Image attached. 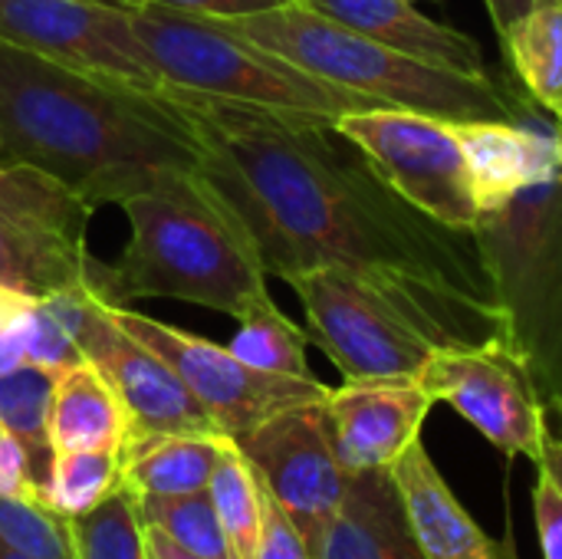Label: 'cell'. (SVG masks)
I'll return each instance as SVG.
<instances>
[{
    "mask_svg": "<svg viewBox=\"0 0 562 559\" xmlns=\"http://www.w3.org/2000/svg\"><path fill=\"white\" fill-rule=\"evenodd\" d=\"M194 132L198 171L231 204L267 277L349 267L438 349L507 339L474 231L398 198L329 122L165 86Z\"/></svg>",
    "mask_w": 562,
    "mask_h": 559,
    "instance_id": "6da1fadb",
    "label": "cell"
},
{
    "mask_svg": "<svg viewBox=\"0 0 562 559\" xmlns=\"http://www.w3.org/2000/svg\"><path fill=\"white\" fill-rule=\"evenodd\" d=\"M0 161L69 185L92 211L171 168H198L194 132L165 92H142L0 40Z\"/></svg>",
    "mask_w": 562,
    "mask_h": 559,
    "instance_id": "7a4b0ae2",
    "label": "cell"
},
{
    "mask_svg": "<svg viewBox=\"0 0 562 559\" xmlns=\"http://www.w3.org/2000/svg\"><path fill=\"white\" fill-rule=\"evenodd\" d=\"M119 208L128 244L115 264L89 267V287L102 300H181L234 320L270 300L247 231L198 168H171Z\"/></svg>",
    "mask_w": 562,
    "mask_h": 559,
    "instance_id": "3957f363",
    "label": "cell"
},
{
    "mask_svg": "<svg viewBox=\"0 0 562 559\" xmlns=\"http://www.w3.org/2000/svg\"><path fill=\"white\" fill-rule=\"evenodd\" d=\"M221 23L316 79L366 96L385 109H408L445 122L524 119L520 102L494 76H468L422 63L323 16L303 0Z\"/></svg>",
    "mask_w": 562,
    "mask_h": 559,
    "instance_id": "277c9868",
    "label": "cell"
},
{
    "mask_svg": "<svg viewBox=\"0 0 562 559\" xmlns=\"http://www.w3.org/2000/svg\"><path fill=\"white\" fill-rule=\"evenodd\" d=\"M128 16L161 86L329 125L346 112L379 109L372 99L323 82L290 59L244 40L221 20L145 0L128 3Z\"/></svg>",
    "mask_w": 562,
    "mask_h": 559,
    "instance_id": "5b68a950",
    "label": "cell"
},
{
    "mask_svg": "<svg viewBox=\"0 0 562 559\" xmlns=\"http://www.w3.org/2000/svg\"><path fill=\"white\" fill-rule=\"evenodd\" d=\"M507 343L530 366L550 409L562 395V165L484 211L474 227Z\"/></svg>",
    "mask_w": 562,
    "mask_h": 559,
    "instance_id": "8992f818",
    "label": "cell"
},
{
    "mask_svg": "<svg viewBox=\"0 0 562 559\" xmlns=\"http://www.w3.org/2000/svg\"><path fill=\"white\" fill-rule=\"evenodd\" d=\"M336 132L349 138L372 171L425 217L454 231H474L481 224L458 122L379 105L339 115Z\"/></svg>",
    "mask_w": 562,
    "mask_h": 559,
    "instance_id": "52a82bcc",
    "label": "cell"
},
{
    "mask_svg": "<svg viewBox=\"0 0 562 559\" xmlns=\"http://www.w3.org/2000/svg\"><path fill=\"white\" fill-rule=\"evenodd\" d=\"M89 214L92 208L49 171L0 161V287L36 300L86 287Z\"/></svg>",
    "mask_w": 562,
    "mask_h": 559,
    "instance_id": "ba28073f",
    "label": "cell"
},
{
    "mask_svg": "<svg viewBox=\"0 0 562 559\" xmlns=\"http://www.w3.org/2000/svg\"><path fill=\"white\" fill-rule=\"evenodd\" d=\"M303 303L310 339L346 379H418L438 349L385 293L349 267L286 280Z\"/></svg>",
    "mask_w": 562,
    "mask_h": 559,
    "instance_id": "9c48e42d",
    "label": "cell"
},
{
    "mask_svg": "<svg viewBox=\"0 0 562 559\" xmlns=\"http://www.w3.org/2000/svg\"><path fill=\"white\" fill-rule=\"evenodd\" d=\"M105 306L128 336H135L142 346H148L175 369V376L211 415L214 428L227 438H240L286 409L323 402L329 395V385H323L316 376L296 379L260 372L240 362L227 346H217L204 336H194L122 303L105 300Z\"/></svg>",
    "mask_w": 562,
    "mask_h": 559,
    "instance_id": "30bf717a",
    "label": "cell"
},
{
    "mask_svg": "<svg viewBox=\"0 0 562 559\" xmlns=\"http://www.w3.org/2000/svg\"><path fill=\"white\" fill-rule=\"evenodd\" d=\"M418 382L435 402L468 418L497 451L540 465L550 435V409L530 366L507 339L435 349Z\"/></svg>",
    "mask_w": 562,
    "mask_h": 559,
    "instance_id": "8fae6325",
    "label": "cell"
},
{
    "mask_svg": "<svg viewBox=\"0 0 562 559\" xmlns=\"http://www.w3.org/2000/svg\"><path fill=\"white\" fill-rule=\"evenodd\" d=\"M0 40L142 92H161L128 16L115 0H0Z\"/></svg>",
    "mask_w": 562,
    "mask_h": 559,
    "instance_id": "7c38bea8",
    "label": "cell"
},
{
    "mask_svg": "<svg viewBox=\"0 0 562 559\" xmlns=\"http://www.w3.org/2000/svg\"><path fill=\"white\" fill-rule=\"evenodd\" d=\"M323 402L286 409L254 432L234 438L260 484L303 534L310 554L336 517L349 488V474L333 451Z\"/></svg>",
    "mask_w": 562,
    "mask_h": 559,
    "instance_id": "4fadbf2b",
    "label": "cell"
},
{
    "mask_svg": "<svg viewBox=\"0 0 562 559\" xmlns=\"http://www.w3.org/2000/svg\"><path fill=\"white\" fill-rule=\"evenodd\" d=\"M76 346L82 359H89L122 399L128 412V438L221 435L201 402L175 376V369L135 336H128L89 283L79 293Z\"/></svg>",
    "mask_w": 562,
    "mask_h": 559,
    "instance_id": "5bb4252c",
    "label": "cell"
},
{
    "mask_svg": "<svg viewBox=\"0 0 562 559\" xmlns=\"http://www.w3.org/2000/svg\"><path fill=\"white\" fill-rule=\"evenodd\" d=\"M435 399L418 379H346L323 409L346 474L389 471L418 438Z\"/></svg>",
    "mask_w": 562,
    "mask_h": 559,
    "instance_id": "9a60e30c",
    "label": "cell"
},
{
    "mask_svg": "<svg viewBox=\"0 0 562 559\" xmlns=\"http://www.w3.org/2000/svg\"><path fill=\"white\" fill-rule=\"evenodd\" d=\"M428 559H520L510 537H487L435 468L422 438L389 468Z\"/></svg>",
    "mask_w": 562,
    "mask_h": 559,
    "instance_id": "2e32d148",
    "label": "cell"
},
{
    "mask_svg": "<svg viewBox=\"0 0 562 559\" xmlns=\"http://www.w3.org/2000/svg\"><path fill=\"white\" fill-rule=\"evenodd\" d=\"M303 3L422 63L451 72H468V76H491L481 43L461 30H451L425 16L415 7V0H303Z\"/></svg>",
    "mask_w": 562,
    "mask_h": 559,
    "instance_id": "e0dca14e",
    "label": "cell"
},
{
    "mask_svg": "<svg viewBox=\"0 0 562 559\" xmlns=\"http://www.w3.org/2000/svg\"><path fill=\"white\" fill-rule=\"evenodd\" d=\"M313 559H428L392 471L349 474L346 497L316 540Z\"/></svg>",
    "mask_w": 562,
    "mask_h": 559,
    "instance_id": "ac0fdd59",
    "label": "cell"
},
{
    "mask_svg": "<svg viewBox=\"0 0 562 559\" xmlns=\"http://www.w3.org/2000/svg\"><path fill=\"white\" fill-rule=\"evenodd\" d=\"M481 214L507 204L517 191L562 165V132L517 122H458Z\"/></svg>",
    "mask_w": 562,
    "mask_h": 559,
    "instance_id": "d6986e66",
    "label": "cell"
},
{
    "mask_svg": "<svg viewBox=\"0 0 562 559\" xmlns=\"http://www.w3.org/2000/svg\"><path fill=\"white\" fill-rule=\"evenodd\" d=\"M49 448L56 451H119L128 438V412L105 376L79 359L56 372L49 395Z\"/></svg>",
    "mask_w": 562,
    "mask_h": 559,
    "instance_id": "ffe728a7",
    "label": "cell"
},
{
    "mask_svg": "<svg viewBox=\"0 0 562 559\" xmlns=\"http://www.w3.org/2000/svg\"><path fill=\"white\" fill-rule=\"evenodd\" d=\"M227 435H151L122 445V488L132 497L207 491Z\"/></svg>",
    "mask_w": 562,
    "mask_h": 559,
    "instance_id": "44dd1931",
    "label": "cell"
},
{
    "mask_svg": "<svg viewBox=\"0 0 562 559\" xmlns=\"http://www.w3.org/2000/svg\"><path fill=\"white\" fill-rule=\"evenodd\" d=\"M501 46L527 96L562 132V0H533Z\"/></svg>",
    "mask_w": 562,
    "mask_h": 559,
    "instance_id": "7402d4cb",
    "label": "cell"
},
{
    "mask_svg": "<svg viewBox=\"0 0 562 559\" xmlns=\"http://www.w3.org/2000/svg\"><path fill=\"white\" fill-rule=\"evenodd\" d=\"M122 484V455L119 451H56L46 471L36 504L56 517H82L112 497Z\"/></svg>",
    "mask_w": 562,
    "mask_h": 559,
    "instance_id": "603a6c76",
    "label": "cell"
},
{
    "mask_svg": "<svg viewBox=\"0 0 562 559\" xmlns=\"http://www.w3.org/2000/svg\"><path fill=\"white\" fill-rule=\"evenodd\" d=\"M310 333L300 329L280 306L277 300H263L254 310L240 316V329L227 343V349L260 369V372H277V376H296V379H313L310 359H306Z\"/></svg>",
    "mask_w": 562,
    "mask_h": 559,
    "instance_id": "cb8c5ba5",
    "label": "cell"
},
{
    "mask_svg": "<svg viewBox=\"0 0 562 559\" xmlns=\"http://www.w3.org/2000/svg\"><path fill=\"white\" fill-rule=\"evenodd\" d=\"M53 382H56L53 372H46L40 366H30V362L7 372V376H0V422L26 448L36 491L43 488L49 461H53L49 432H46Z\"/></svg>",
    "mask_w": 562,
    "mask_h": 559,
    "instance_id": "d4e9b609",
    "label": "cell"
},
{
    "mask_svg": "<svg viewBox=\"0 0 562 559\" xmlns=\"http://www.w3.org/2000/svg\"><path fill=\"white\" fill-rule=\"evenodd\" d=\"M211 504L224 527L234 559H254L260 537V481L234 438L224 441L217 468L207 484Z\"/></svg>",
    "mask_w": 562,
    "mask_h": 559,
    "instance_id": "484cf974",
    "label": "cell"
},
{
    "mask_svg": "<svg viewBox=\"0 0 562 559\" xmlns=\"http://www.w3.org/2000/svg\"><path fill=\"white\" fill-rule=\"evenodd\" d=\"M135 507H138L142 527L165 534L181 550L198 554V557L234 559L207 491L168 494V497H135Z\"/></svg>",
    "mask_w": 562,
    "mask_h": 559,
    "instance_id": "4316f807",
    "label": "cell"
},
{
    "mask_svg": "<svg viewBox=\"0 0 562 559\" xmlns=\"http://www.w3.org/2000/svg\"><path fill=\"white\" fill-rule=\"evenodd\" d=\"M76 559H148L135 497L119 484L95 511L69 521Z\"/></svg>",
    "mask_w": 562,
    "mask_h": 559,
    "instance_id": "83f0119b",
    "label": "cell"
},
{
    "mask_svg": "<svg viewBox=\"0 0 562 559\" xmlns=\"http://www.w3.org/2000/svg\"><path fill=\"white\" fill-rule=\"evenodd\" d=\"M0 540L33 559H76L66 517H56L33 497L0 494Z\"/></svg>",
    "mask_w": 562,
    "mask_h": 559,
    "instance_id": "f1b7e54d",
    "label": "cell"
},
{
    "mask_svg": "<svg viewBox=\"0 0 562 559\" xmlns=\"http://www.w3.org/2000/svg\"><path fill=\"white\" fill-rule=\"evenodd\" d=\"M254 559H313L303 534L263 484H260V537Z\"/></svg>",
    "mask_w": 562,
    "mask_h": 559,
    "instance_id": "f546056e",
    "label": "cell"
},
{
    "mask_svg": "<svg viewBox=\"0 0 562 559\" xmlns=\"http://www.w3.org/2000/svg\"><path fill=\"white\" fill-rule=\"evenodd\" d=\"M33 297L0 287V376L26 366V316Z\"/></svg>",
    "mask_w": 562,
    "mask_h": 559,
    "instance_id": "4dcf8cb0",
    "label": "cell"
},
{
    "mask_svg": "<svg viewBox=\"0 0 562 559\" xmlns=\"http://www.w3.org/2000/svg\"><path fill=\"white\" fill-rule=\"evenodd\" d=\"M533 517H537V534H540V544H543V557L562 559V491L543 468H537Z\"/></svg>",
    "mask_w": 562,
    "mask_h": 559,
    "instance_id": "1f68e13d",
    "label": "cell"
},
{
    "mask_svg": "<svg viewBox=\"0 0 562 559\" xmlns=\"http://www.w3.org/2000/svg\"><path fill=\"white\" fill-rule=\"evenodd\" d=\"M0 494L36 501V484H33L26 448L20 445V438L3 422H0Z\"/></svg>",
    "mask_w": 562,
    "mask_h": 559,
    "instance_id": "d6a6232c",
    "label": "cell"
},
{
    "mask_svg": "<svg viewBox=\"0 0 562 559\" xmlns=\"http://www.w3.org/2000/svg\"><path fill=\"white\" fill-rule=\"evenodd\" d=\"M128 3H138V0H128ZM145 3L171 7V10L194 13V16H211V20H234V16H250V13L283 7L290 0H145Z\"/></svg>",
    "mask_w": 562,
    "mask_h": 559,
    "instance_id": "836d02e7",
    "label": "cell"
},
{
    "mask_svg": "<svg viewBox=\"0 0 562 559\" xmlns=\"http://www.w3.org/2000/svg\"><path fill=\"white\" fill-rule=\"evenodd\" d=\"M550 412H557V418H560V432H553V428H550L547 445H543V458H540V465H537V468H543V471L560 484V491H562V395L550 402Z\"/></svg>",
    "mask_w": 562,
    "mask_h": 559,
    "instance_id": "e575fe53",
    "label": "cell"
},
{
    "mask_svg": "<svg viewBox=\"0 0 562 559\" xmlns=\"http://www.w3.org/2000/svg\"><path fill=\"white\" fill-rule=\"evenodd\" d=\"M487 10H491V20H494V30L497 36L504 40L510 33V26L533 7V0H484Z\"/></svg>",
    "mask_w": 562,
    "mask_h": 559,
    "instance_id": "d590c367",
    "label": "cell"
},
{
    "mask_svg": "<svg viewBox=\"0 0 562 559\" xmlns=\"http://www.w3.org/2000/svg\"><path fill=\"white\" fill-rule=\"evenodd\" d=\"M142 530H145V557L148 559H211L181 550L178 544H171L165 534H158V530H151V527H142Z\"/></svg>",
    "mask_w": 562,
    "mask_h": 559,
    "instance_id": "8d00e7d4",
    "label": "cell"
},
{
    "mask_svg": "<svg viewBox=\"0 0 562 559\" xmlns=\"http://www.w3.org/2000/svg\"><path fill=\"white\" fill-rule=\"evenodd\" d=\"M0 559H33V557H26V554H20V550H13V547H7V544L0 540Z\"/></svg>",
    "mask_w": 562,
    "mask_h": 559,
    "instance_id": "74e56055",
    "label": "cell"
},
{
    "mask_svg": "<svg viewBox=\"0 0 562 559\" xmlns=\"http://www.w3.org/2000/svg\"><path fill=\"white\" fill-rule=\"evenodd\" d=\"M115 3H128V0H115Z\"/></svg>",
    "mask_w": 562,
    "mask_h": 559,
    "instance_id": "f35d334b",
    "label": "cell"
}]
</instances>
